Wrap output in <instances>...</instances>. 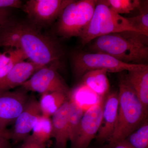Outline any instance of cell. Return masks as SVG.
Wrapping results in <instances>:
<instances>
[{"label":"cell","instance_id":"obj_1","mask_svg":"<svg viewBox=\"0 0 148 148\" xmlns=\"http://www.w3.org/2000/svg\"><path fill=\"white\" fill-rule=\"evenodd\" d=\"M21 51L28 61L42 66L59 68L64 49L54 37L41 32L28 21L12 17L0 27V47Z\"/></svg>","mask_w":148,"mask_h":148},{"label":"cell","instance_id":"obj_2","mask_svg":"<svg viewBox=\"0 0 148 148\" xmlns=\"http://www.w3.org/2000/svg\"><path fill=\"white\" fill-rule=\"evenodd\" d=\"M148 36L125 31L98 37L90 46L94 52L106 53L126 64L147 65Z\"/></svg>","mask_w":148,"mask_h":148},{"label":"cell","instance_id":"obj_3","mask_svg":"<svg viewBox=\"0 0 148 148\" xmlns=\"http://www.w3.org/2000/svg\"><path fill=\"white\" fill-rule=\"evenodd\" d=\"M119 86L117 119L113 134L108 141L110 148L125 140L148 118V112L127 82L125 74L120 77Z\"/></svg>","mask_w":148,"mask_h":148},{"label":"cell","instance_id":"obj_4","mask_svg":"<svg viewBox=\"0 0 148 148\" xmlns=\"http://www.w3.org/2000/svg\"><path fill=\"white\" fill-rule=\"evenodd\" d=\"M125 31L138 32L126 17L116 13L106 1H98L91 20L79 38L84 46L98 37Z\"/></svg>","mask_w":148,"mask_h":148},{"label":"cell","instance_id":"obj_5","mask_svg":"<svg viewBox=\"0 0 148 148\" xmlns=\"http://www.w3.org/2000/svg\"><path fill=\"white\" fill-rule=\"evenodd\" d=\"M97 2V0H72L57 19V34L64 38H79L90 22Z\"/></svg>","mask_w":148,"mask_h":148},{"label":"cell","instance_id":"obj_6","mask_svg":"<svg viewBox=\"0 0 148 148\" xmlns=\"http://www.w3.org/2000/svg\"><path fill=\"white\" fill-rule=\"evenodd\" d=\"M74 75L81 78L86 73L92 70L105 69L110 73H120L144 69L148 65L126 64L106 53L75 52L71 57Z\"/></svg>","mask_w":148,"mask_h":148},{"label":"cell","instance_id":"obj_7","mask_svg":"<svg viewBox=\"0 0 148 148\" xmlns=\"http://www.w3.org/2000/svg\"><path fill=\"white\" fill-rule=\"evenodd\" d=\"M72 0H29L21 9L30 24L41 30L57 20L61 12Z\"/></svg>","mask_w":148,"mask_h":148},{"label":"cell","instance_id":"obj_8","mask_svg":"<svg viewBox=\"0 0 148 148\" xmlns=\"http://www.w3.org/2000/svg\"><path fill=\"white\" fill-rule=\"evenodd\" d=\"M58 68L44 66L35 72L20 87L29 92L41 94L53 92H63L69 95L70 89L58 73Z\"/></svg>","mask_w":148,"mask_h":148},{"label":"cell","instance_id":"obj_9","mask_svg":"<svg viewBox=\"0 0 148 148\" xmlns=\"http://www.w3.org/2000/svg\"><path fill=\"white\" fill-rule=\"evenodd\" d=\"M28 91L22 87L12 91L0 92V128L14 123L29 100Z\"/></svg>","mask_w":148,"mask_h":148},{"label":"cell","instance_id":"obj_10","mask_svg":"<svg viewBox=\"0 0 148 148\" xmlns=\"http://www.w3.org/2000/svg\"><path fill=\"white\" fill-rule=\"evenodd\" d=\"M104 97L85 111L71 148H87L97 135L102 121Z\"/></svg>","mask_w":148,"mask_h":148},{"label":"cell","instance_id":"obj_11","mask_svg":"<svg viewBox=\"0 0 148 148\" xmlns=\"http://www.w3.org/2000/svg\"><path fill=\"white\" fill-rule=\"evenodd\" d=\"M41 115L39 102L34 95H30L29 100L21 113L14 123L12 139L14 143L23 141L30 135L39 117Z\"/></svg>","mask_w":148,"mask_h":148},{"label":"cell","instance_id":"obj_12","mask_svg":"<svg viewBox=\"0 0 148 148\" xmlns=\"http://www.w3.org/2000/svg\"><path fill=\"white\" fill-rule=\"evenodd\" d=\"M118 109V92H109L103 98L102 121L96 136L98 143L109 141L112 138L116 124Z\"/></svg>","mask_w":148,"mask_h":148},{"label":"cell","instance_id":"obj_13","mask_svg":"<svg viewBox=\"0 0 148 148\" xmlns=\"http://www.w3.org/2000/svg\"><path fill=\"white\" fill-rule=\"evenodd\" d=\"M42 67L29 61L17 63L0 81V92L9 91L14 88L20 87Z\"/></svg>","mask_w":148,"mask_h":148},{"label":"cell","instance_id":"obj_14","mask_svg":"<svg viewBox=\"0 0 148 148\" xmlns=\"http://www.w3.org/2000/svg\"><path fill=\"white\" fill-rule=\"evenodd\" d=\"M69 100L64 103L52 116V137L55 139L56 148H66L69 140Z\"/></svg>","mask_w":148,"mask_h":148},{"label":"cell","instance_id":"obj_15","mask_svg":"<svg viewBox=\"0 0 148 148\" xmlns=\"http://www.w3.org/2000/svg\"><path fill=\"white\" fill-rule=\"evenodd\" d=\"M125 74L127 82L143 104L148 110V66L144 69L128 71Z\"/></svg>","mask_w":148,"mask_h":148},{"label":"cell","instance_id":"obj_16","mask_svg":"<svg viewBox=\"0 0 148 148\" xmlns=\"http://www.w3.org/2000/svg\"><path fill=\"white\" fill-rule=\"evenodd\" d=\"M105 69L90 71L82 77L81 83L87 86L101 97H104L109 92L110 84Z\"/></svg>","mask_w":148,"mask_h":148},{"label":"cell","instance_id":"obj_17","mask_svg":"<svg viewBox=\"0 0 148 148\" xmlns=\"http://www.w3.org/2000/svg\"><path fill=\"white\" fill-rule=\"evenodd\" d=\"M68 99V95L63 92H53L41 94L38 101L41 114L51 117Z\"/></svg>","mask_w":148,"mask_h":148},{"label":"cell","instance_id":"obj_18","mask_svg":"<svg viewBox=\"0 0 148 148\" xmlns=\"http://www.w3.org/2000/svg\"><path fill=\"white\" fill-rule=\"evenodd\" d=\"M69 138L71 145H72L76 137L85 111L75 101L71 98L69 97Z\"/></svg>","mask_w":148,"mask_h":148},{"label":"cell","instance_id":"obj_19","mask_svg":"<svg viewBox=\"0 0 148 148\" xmlns=\"http://www.w3.org/2000/svg\"><path fill=\"white\" fill-rule=\"evenodd\" d=\"M29 136L41 144H45L52 137V124L51 117L41 115L37 119Z\"/></svg>","mask_w":148,"mask_h":148},{"label":"cell","instance_id":"obj_20","mask_svg":"<svg viewBox=\"0 0 148 148\" xmlns=\"http://www.w3.org/2000/svg\"><path fill=\"white\" fill-rule=\"evenodd\" d=\"M125 140L133 148H148V118Z\"/></svg>","mask_w":148,"mask_h":148},{"label":"cell","instance_id":"obj_21","mask_svg":"<svg viewBox=\"0 0 148 148\" xmlns=\"http://www.w3.org/2000/svg\"><path fill=\"white\" fill-rule=\"evenodd\" d=\"M112 10L118 14H128L135 10L143 8L141 2L138 0H108L106 1Z\"/></svg>","mask_w":148,"mask_h":148},{"label":"cell","instance_id":"obj_22","mask_svg":"<svg viewBox=\"0 0 148 148\" xmlns=\"http://www.w3.org/2000/svg\"><path fill=\"white\" fill-rule=\"evenodd\" d=\"M140 10V14L132 17H126L129 24L139 33L148 36V7Z\"/></svg>","mask_w":148,"mask_h":148},{"label":"cell","instance_id":"obj_23","mask_svg":"<svg viewBox=\"0 0 148 148\" xmlns=\"http://www.w3.org/2000/svg\"><path fill=\"white\" fill-rule=\"evenodd\" d=\"M27 59L26 56L21 50L13 49L12 57L10 61L0 68V81L9 73L16 64Z\"/></svg>","mask_w":148,"mask_h":148},{"label":"cell","instance_id":"obj_24","mask_svg":"<svg viewBox=\"0 0 148 148\" xmlns=\"http://www.w3.org/2000/svg\"><path fill=\"white\" fill-rule=\"evenodd\" d=\"M23 4L20 0H0V9H21Z\"/></svg>","mask_w":148,"mask_h":148},{"label":"cell","instance_id":"obj_25","mask_svg":"<svg viewBox=\"0 0 148 148\" xmlns=\"http://www.w3.org/2000/svg\"><path fill=\"white\" fill-rule=\"evenodd\" d=\"M19 148H47L45 144H41L32 139L30 136L23 141Z\"/></svg>","mask_w":148,"mask_h":148},{"label":"cell","instance_id":"obj_26","mask_svg":"<svg viewBox=\"0 0 148 148\" xmlns=\"http://www.w3.org/2000/svg\"><path fill=\"white\" fill-rule=\"evenodd\" d=\"M13 48H8L5 52L1 53L0 51V68L4 66L10 61L12 57Z\"/></svg>","mask_w":148,"mask_h":148},{"label":"cell","instance_id":"obj_27","mask_svg":"<svg viewBox=\"0 0 148 148\" xmlns=\"http://www.w3.org/2000/svg\"><path fill=\"white\" fill-rule=\"evenodd\" d=\"M12 9H0V27L12 17Z\"/></svg>","mask_w":148,"mask_h":148},{"label":"cell","instance_id":"obj_28","mask_svg":"<svg viewBox=\"0 0 148 148\" xmlns=\"http://www.w3.org/2000/svg\"><path fill=\"white\" fill-rule=\"evenodd\" d=\"M0 138H5L9 140H11V131L7 129H2L0 128Z\"/></svg>","mask_w":148,"mask_h":148},{"label":"cell","instance_id":"obj_29","mask_svg":"<svg viewBox=\"0 0 148 148\" xmlns=\"http://www.w3.org/2000/svg\"><path fill=\"white\" fill-rule=\"evenodd\" d=\"M112 148H133L125 140L117 143Z\"/></svg>","mask_w":148,"mask_h":148},{"label":"cell","instance_id":"obj_30","mask_svg":"<svg viewBox=\"0 0 148 148\" xmlns=\"http://www.w3.org/2000/svg\"><path fill=\"white\" fill-rule=\"evenodd\" d=\"M0 148H11L9 140L0 138Z\"/></svg>","mask_w":148,"mask_h":148}]
</instances>
